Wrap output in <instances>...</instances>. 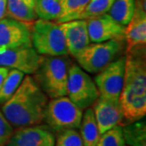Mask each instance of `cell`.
Segmentation results:
<instances>
[{
    "instance_id": "6da1fadb",
    "label": "cell",
    "mask_w": 146,
    "mask_h": 146,
    "mask_svg": "<svg viewBox=\"0 0 146 146\" xmlns=\"http://www.w3.org/2000/svg\"><path fill=\"white\" fill-rule=\"evenodd\" d=\"M119 103L123 114V126L142 119L145 116V45L127 51L124 81Z\"/></svg>"
},
{
    "instance_id": "7a4b0ae2",
    "label": "cell",
    "mask_w": 146,
    "mask_h": 146,
    "mask_svg": "<svg viewBox=\"0 0 146 146\" xmlns=\"http://www.w3.org/2000/svg\"><path fill=\"white\" fill-rule=\"evenodd\" d=\"M48 97L39 84L30 76L22 82L8 101L2 106V112L13 127L41 124L44 120Z\"/></svg>"
},
{
    "instance_id": "3957f363",
    "label": "cell",
    "mask_w": 146,
    "mask_h": 146,
    "mask_svg": "<svg viewBox=\"0 0 146 146\" xmlns=\"http://www.w3.org/2000/svg\"><path fill=\"white\" fill-rule=\"evenodd\" d=\"M69 61L65 56H46L38 70L36 77L40 87L47 97L54 99L67 96Z\"/></svg>"
},
{
    "instance_id": "277c9868",
    "label": "cell",
    "mask_w": 146,
    "mask_h": 146,
    "mask_svg": "<svg viewBox=\"0 0 146 146\" xmlns=\"http://www.w3.org/2000/svg\"><path fill=\"white\" fill-rule=\"evenodd\" d=\"M32 46L42 56H65L68 54L65 36L57 22L36 20L30 27Z\"/></svg>"
},
{
    "instance_id": "5b68a950",
    "label": "cell",
    "mask_w": 146,
    "mask_h": 146,
    "mask_svg": "<svg viewBox=\"0 0 146 146\" xmlns=\"http://www.w3.org/2000/svg\"><path fill=\"white\" fill-rule=\"evenodd\" d=\"M125 40L92 43L76 57L79 66L89 73H98L112 63L124 49Z\"/></svg>"
},
{
    "instance_id": "8992f818",
    "label": "cell",
    "mask_w": 146,
    "mask_h": 146,
    "mask_svg": "<svg viewBox=\"0 0 146 146\" xmlns=\"http://www.w3.org/2000/svg\"><path fill=\"white\" fill-rule=\"evenodd\" d=\"M83 110L73 103L67 96L48 102L44 120L54 132L77 129L83 116Z\"/></svg>"
},
{
    "instance_id": "52a82bcc",
    "label": "cell",
    "mask_w": 146,
    "mask_h": 146,
    "mask_svg": "<svg viewBox=\"0 0 146 146\" xmlns=\"http://www.w3.org/2000/svg\"><path fill=\"white\" fill-rule=\"evenodd\" d=\"M67 95L73 103L84 110L94 105L99 98V92L89 74L73 63L68 70Z\"/></svg>"
},
{
    "instance_id": "ba28073f",
    "label": "cell",
    "mask_w": 146,
    "mask_h": 146,
    "mask_svg": "<svg viewBox=\"0 0 146 146\" xmlns=\"http://www.w3.org/2000/svg\"><path fill=\"white\" fill-rule=\"evenodd\" d=\"M125 56L114 60L95 76L94 83L99 97L106 99L119 101L124 81Z\"/></svg>"
},
{
    "instance_id": "9c48e42d",
    "label": "cell",
    "mask_w": 146,
    "mask_h": 146,
    "mask_svg": "<svg viewBox=\"0 0 146 146\" xmlns=\"http://www.w3.org/2000/svg\"><path fill=\"white\" fill-rule=\"evenodd\" d=\"M43 56L33 46H21L0 50V67L16 69L25 74H34L38 70Z\"/></svg>"
},
{
    "instance_id": "30bf717a",
    "label": "cell",
    "mask_w": 146,
    "mask_h": 146,
    "mask_svg": "<svg viewBox=\"0 0 146 146\" xmlns=\"http://www.w3.org/2000/svg\"><path fill=\"white\" fill-rule=\"evenodd\" d=\"M90 42L125 40L126 26L114 21L108 13L86 20Z\"/></svg>"
},
{
    "instance_id": "8fae6325",
    "label": "cell",
    "mask_w": 146,
    "mask_h": 146,
    "mask_svg": "<svg viewBox=\"0 0 146 146\" xmlns=\"http://www.w3.org/2000/svg\"><path fill=\"white\" fill-rule=\"evenodd\" d=\"M55 135L48 126L33 125L17 128L5 146H54Z\"/></svg>"
},
{
    "instance_id": "7c38bea8",
    "label": "cell",
    "mask_w": 146,
    "mask_h": 146,
    "mask_svg": "<svg viewBox=\"0 0 146 146\" xmlns=\"http://www.w3.org/2000/svg\"><path fill=\"white\" fill-rule=\"evenodd\" d=\"M30 25L5 17L0 21V50L32 46Z\"/></svg>"
},
{
    "instance_id": "4fadbf2b",
    "label": "cell",
    "mask_w": 146,
    "mask_h": 146,
    "mask_svg": "<svg viewBox=\"0 0 146 146\" xmlns=\"http://www.w3.org/2000/svg\"><path fill=\"white\" fill-rule=\"evenodd\" d=\"M93 106L101 135L115 126H123V114L119 101L106 99L99 97Z\"/></svg>"
},
{
    "instance_id": "5bb4252c",
    "label": "cell",
    "mask_w": 146,
    "mask_h": 146,
    "mask_svg": "<svg viewBox=\"0 0 146 146\" xmlns=\"http://www.w3.org/2000/svg\"><path fill=\"white\" fill-rule=\"evenodd\" d=\"M65 36L68 54L76 58L90 44L86 20H76L60 24Z\"/></svg>"
},
{
    "instance_id": "9a60e30c",
    "label": "cell",
    "mask_w": 146,
    "mask_h": 146,
    "mask_svg": "<svg viewBox=\"0 0 146 146\" xmlns=\"http://www.w3.org/2000/svg\"><path fill=\"white\" fill-rule=\"evenodd\" d=\"M125 41L127 51L134 47L145 45L146 12L145 0H136L135 12L127 27H126Z\"/></svg>"
},
{
    "instance_id": "2e32d148",
    "label": "cell",
    "mask_w": 146,
    "mask_h": 146,
    "mask_svg": "<svg viewBox=\"0 0 146 146\" xmlns=\"http://www.w3.org/2000/svg\"><path fill=\"white\" fill-rule=\"evenodd\" d=\"M7 17H10L31 26L37 19L36 0H7Z\"/></svg>"
},
{
    "instance_id": "e0dca14e",
    "label": "cell",
    "mask_w": 146,
    "mask_h": 146,
    "mask_svg": "<svg viewBox=\"0 0 146 146\" xmlns=\"http://www.w3.org/2000/svg\"><path fill=\"white\" fill-rule=\"evenodd\" d=\"M79 127L83 146H96L101 133L92 108L85 109Z\"/></svg>"
},
{
    "instance_id": "ac0fdd59",
    "label": "cell",
    "mask_w": 146,
    "mask_h": 146,
    "mask_svg": "<svg viewBox=\"0 0 146 146\" xmlns=\"http://www.w3.org/2000/svg\"><path fill=\"white\" fill-rule=\"evenodd\" d=\"M123 128V135L126 145L146 146V124L145 120L126 124Z\"/></svg>"
},
{
    "instance_id": "d6986e66",
    "label": "cell",
    "mask_w": 146,
    "mask_h": 146,
    "mask_svg": "<svg viewBox=\"0 0 146 146\" xmlns=\"http://www.w3.org/2000/svg\"><path fill=\"white\" fill-rule=\"evenodd\" d=\"M136 6V0H115L108 15L117 23L127 26L133 16Z\"/></svg>"
},
{
    "instance_id": "ffe728a7",
    "label": "cell",
    "mask_w": 146,
    "mask_h": 146,
    "mask_svg": "<svg viewBox=\"0 0 146 146\" xmlns=\"http://www.w3.org/2000/svg\"><path fill=\"white\" fill-rule=\"evenodd\" d=\"M91 0H62V12L57 23L80 20Z\"/></svg>"
},
{
    "instance_id": "44dd1931",
    "label": "cell",
    "mask_w": 146,
    "mask_h": 146,
    "mask_svg": "<svg viewBox=\"0 0 146 146\" xmlns=\"http://www.w3.org/2000/svg\"><path fill=\"white\" fill-rule=\"evenodd\" d=\"M25 77V73L16 69H10L0 88V105L5 103L15 94Z\"/></svg>"
},
{
    "instance_id": "7402d4cb",
    "label": "cell",
    "mask_w": 146,
    "mask_h": 146,
    "mask_svg": "<svg viewBox=\"0 0 146 146\" xmlns=\"http://www.w3.org/2000/svg\"><path fill=\"white\" fill-rule=\"evenodd\" d=\"M62 12V0H36L37 18L45 21H57Z\"/></svg>"
},
{
    "instance_id": "603a6c76",
    "label": "cell",
    "mask_w": 146,
    "mask_h": 146,
    "mask_svg": "<svg viewBox=\"0 0 146 146\" xmlns=\"http://www.w3.org/2000/svg\"><path fill=\"white\" fill-rule=\"evenodd\" d=\"M115 0H91L80 20H87L108 13Z\"/></svg>"
},
{
    "instance_id": "cb8c5ba5",
    "label": "cell",
    "mask_w": 146,
    "mask_h": 146,
    "mask_svg": "<svg viewBox=\"0 0 146 146\" xmlns=\"http://www.w3.org/2000/svg\"><path fill=\"white\" fill-rule=\"evenodd\" d=\"M96 146H126L122 126H115L102 133Z\"/></svg>"
},
{
    "instance_id": "d4e9b609",
    "label": "cell",
    "mask_w": 146,
    "mask_h": 146,
    "mask_svg": "<svg viewBox=\"0 0 146 146\" xmlns=\"http://www.w3.org/2000/svg\"><path fill=\"white\" fill-rule=\"evenodd\" d=\"M54 146H83V142L76 129H67L58 132Z\"/></svg>"
},
{
    "instance_id": "484cf974",
    "label": "cell",
    "mask_w": 146,
    "mask_h": 146,
    "mask_svg": "<svg viewBox=\"0 0 146 146\" xmlns=\"http://www.w3.org/2000/svg\"><path fill=\"white\" fill-rule=\"evenodd\" d=\"M14 132V128L0 110V146H5Z\"/></svg>"
},
{
    "instance_id": "4316f807",
    "label": "cell",
    "mask_w": 146,
    "mask_h": 146,
    "mask_svg": "<svg viewBox=\"0 0 146 146\" xmlns=\"http://www.w3.org/2000/svg\"><path fill=\"white\" fill-rule=\"evenodd\" d=\"M7 1L0 0V21L7 17Z\"/></svg>"
},
{
    "instance_id": "83f0119b",
    "label": "cell",
    "mask_w": 146,
    "mask_h": 146,
    "mask_svg": "<svg viewBox=\"0 0 146 146\" xmlns=\"http://www.w3.org/2000/svg\"><path fill=\"white\" fill-rule=\"evenodd\" d=\"M10 69L7 68H3V67H0V88L2 86V84L3 82L4 79L7 76V73L9 72Z\"/></svg>"
},
{
    "instance_id": "f1b7e54d",
    "label": "cell",
    "mask_w": 146,
    "mask_h": 146,
    "mask_svg": "<svg viewBox=\"0 0 146 146\" xmlns=\"http://www.w3.org/2000/svg\"><path fill=\"white\" fill-rule=\"evenodd\" d=\"M126 146H127V145H126Z\"/></svg>"
}]
</instances>
